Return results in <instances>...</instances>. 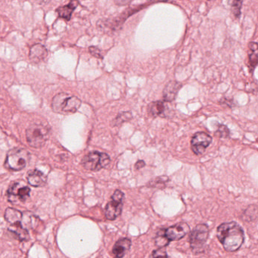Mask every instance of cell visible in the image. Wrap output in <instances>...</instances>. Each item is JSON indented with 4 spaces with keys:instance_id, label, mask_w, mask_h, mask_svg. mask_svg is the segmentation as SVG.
Returning a JSON list of instances; mask_svg holds the SVG:
<instances>
[{
    "instance_id": "obj_2",
    "label": "cell",
    "mask_w": 258,
    "mask_h": 258,
    "mask_svg": "<svg viewBox=\"0 0 258 258\" xmlns=\"http://www.w3.org/2000/svg\"><path fill=\"white\" fill-rule=\"evenodd\" d=\"M81 105V101L77 97L65 93H58L52 100V107L54 112L61 114L75 113Z\"/></svg>"
},
{
    "instance_id": "obj_5",
    "label": "cell",
    "mask_w": 258,
    "mask_h": 258,
    "mask_svg": "<svg viewBox=\"0 0 258 258\" xmlns=\"http://www.w3.org/2000/svg\"><path fill=\"white\" fill-rule=\"evenodd\" d=\"M110 162L111 159L106 153L92 152L84 156L82 160V165L87 170L99 171L107 167Z\"/></svg>"
},
{
    "instance_id": "obj_7",
    "label": "cell",
    "mask_w": 258,
    "mask_h": 258,
    "mask_svg": "<svg viewBox=\"0 0 258 258\" xmlns=\"http://www.w3.org/2000/svg\"><path fill=\"white\" fill-rule=\"evenodd\" d=\"M31 189L22 182H14L7 191L8 202L12 204L25 202L30 198Z\"/></svg>"
},
{
    "instance_id": "obj_14",
    "label": "cell",
    "mask_w": 258,
    "mask_h": 258,
    "mask_svg": "<svg viewBox=\"0 0 258 258\" xmlns=\"http://www.w3.org/2000/svg\"><path fill=\"white\" fill-rule=\"evenodd\" d=\"M181 87L182 85L180 83L176 82V81H170L164 88V93H163L164 100L169 103L173 101Z\"/></svg>"
},
{
    "instance_id": "obj_15",
    "label": "cell",
    "mask_w": 258,
    "mask_h": 258,
    "mask_svg": "<svg viewBox=\"0 0 258 258\" xmlns=\"http://www.w3.org/2000/svg\"><path fill=\"white\" fill-rule=\"evenodd\" d=\"M8 230L15 235L20 241H28L30 239V235L26 228L22 226L21 223L11 224L8 228Z\"/></svg>"
},
{
    "instance_id": "obj_26",
    "label": "cell",
    "mask_w": 258,
    "mask_h": 258,
    "mask_svg": "<svg viewBox=\"0 0 258 258\" xmlns=\"http://www.w3.org/2000/svg\"><path fill=\"white\" fill-rule=\"evenodd\" d=\"M145 165H146V163L143 160H138L135 167H136L137 170H139V169L143 168V167H145Z\"/></svg>"
},
{
    "instance_id": "obj_4",
    "label": "cell",
    "mask_w": 258,
    "mask_h": 258,
    "mask_svg": "<svg viewBox=\"0 0 258 258\" xmlns=\"http://www.w3.org/2000/svg\"><path fill=\"white\" fill-rule=\"evenodd\" d=\"M31 155L25 149L15 148L7 153L5 167L8 170L19 171L27 167Z\"/></svg>"
},
{
    "instance_id": "obj_17",
    "label": "cell",
    "mask_w": 258,
    "mask_h": 258,
    "mask_svg": "<svg viewBox=\"0 0 258 258\" xmlns=\"http://www.w3.org/2000/svg\"><path fill=\"white\" fill-rule=\"evenodd\" d=\"M165 111V104L163 102L156 101L150 103L148 106V112L153 117L161 116Z\"/></svg>"
},
{
    "instance_id": "obj_24",
    "label": "cell",
    "mask_w": 258,
    "mask_h": 258,
    "mask_svg": "<svg viewBox=\"0 0 258 258\" xmlns=\"http://www.w3.org/2000/svg\"><path fill=\"white\" fill-rule=\"evenodd\" d=\"M150 258H168V256L164 249H158L153 252Z\"/></svg>"
},
{
    "instance_id": "obj_1",
    "label": "cell",
    "mask_w": 258,
    "mask_h": 258,
    "mask_svg": "<svg viewBox=\"0 0 258 258\" xmlns=\"http://www.w3.org/2000/svg\"><path fill=\"white\" fill-rule=\"evenodd\" d=\"M216 236L226 252L239 250L245 241L242 228L236 222L222 223L216 230Z\"/></svg>"
},
{
    "instance_id": "obj_27",
    "label": "cell",
    "mask_w": 258,
    "mask_h": 258,
    "mask_svg": "<svg viewBox=\"0 0 258 258\" xmlns=\"http://www.w3.org/2000/svg\"><path fill=\"white\" fill-rule=\"evenodd\" d=\"M130 2H124V1H120V2H116V4L117 5H123V4H128Z\"/></svg>"
},
{
    "instance_id": "obj_3",
    "label": "cell",
    "mask_w": 258,
    "mask_h": 258,
    "mask_svg": "<svg viewBox=\"0 0 258 258\" xmlns=\"http://www.w3.org/2000/svg\"><path fill=\"white\" fill-rule=\"evenodd\" d=\"M50 128L41 123H34L26 130V138L29 146L39 149L43 147L49 140Z\"/></svg>"
},
{
    "instance_id": "obj_22",
    "label": "cell",
    "mask_w": 258,
    "mask_h": 258,
    "mask_svg": "<svg viewBox=\"0 0 258 258\" xmlns=\"http://www.w3.org/2000/svg\"><path fill=\"white\" fill-rule=\"evenodd\" d=\"M229 3L231 5V8H232L233 15H234L236 18H239V17L240 16L241 8H242V1H231Z\"/></svg>"
},
{
    "instance_id": "obj_9",
    "label": "cell",
    "mask_w": 258,
    "mask_h": 258,
    "mask_svg": "<svg viewBox=\"0 0 258 258\" xmlns=\"http://www.w3.org/2000/svg\"><path fill=\"white\" fill-rule=\"evenodd\" d=\"M212 143V137L205 132H198L191 140V149L194 154L200 155Z\"/></svg>"
},
{
    "instance_id": "obj_10",
    "label": "cell",
    "mask_w": 258,
    "mask_h": 258,
    "mask_svg": "<svg viewBox=\"0 0 258 258\" xmlns=\"http://www.w3.org/2000/svg\"><path fill=\"white\" fill-rule=\"evenodd\" d=\"M189 232H190V228L189 225L184 222L173 225L167 229H164V236L170 242L183 239Z\"/></svg>"
},
{
    "instance_id": "obj_19",
    "label": "cell",
    "mask_w": 258,
    "mask_h": 258,
    "mask_svg": "<svg viewBox=\"0 0 258 258\" xmlns=\"http://www.w3.org/2000/svg\"><path fill=\"white\" fill-rule=\"evenodd\" d=\"M249 49L252 51V54L249 55L250 58L251 65L253 68L258 63V44L257 43L252 42L249 44Z\"/></svg>"
},
{
    "instance_id": "obj_20",
    "label": "cell",
    "mask_w": 258,
    "mask_h": 258,
    "mask_svg": "<svg viewBox=\"0 0 258 258\" xmlns=\"http://www.w3.org/2000/svg\"><path fill=\"white\" fill-rule=\"evenodd\" d=\"M169 243H170V241L164 236V230L159 232L157 234V237L155 238L156 246L160 247V249H163L167 246Z\"/></svg>"
},
{
    "instance_id": "obj_21",
    "label": "cell",
    "mask_w": 258,
    "mask_h": 258,
    "mask_svg": "<svg viewBox=\"0 0 258 258\" xmlns=\"http://www.w3.org/2000/svg\"><path fill=\"white\" fill-rule=\"evenodd\" d=\"M132 118V114L130 112H122L118 114L117 117L113 120V126H120L124 122L128 121Z\"/></svg>"
},
{
    "instance_id": "obj_6",
    "label": "cell",
    "mask_w": 258,
    "mask_h": 258,
    "mask_svg": "<svg viewBox=\"0 0 258 258\" xmlns=\"http://www.w3.org/2000/svg\"><path fill=\"white\" fill-rule=\"evenodd\" d=\"M209 236V229L206 224H199L193 229L190 236L189 242L193 252H201L206 246Z\"/></svg>"
},
{
    "instance_id": "obj_13",
    "label": "cell",
    "mask_w": 258,
    "mask_h": 258,
    "mask_svg": "<svg viewBox=\"0 0 258 258\" xmlns=\"http://www.w3.org/2000/svg\"><path fill=\"white\" fill-rule=\"evenodd\" d=\"M131 244V241L127 238L119 239L113 247L112 252L115 258H123L130 250Z\"/></svg>"
},
{
    "instance_id": "obj_16",
    "label": "cell",
    "mask_w": 258,
    "mask_h": 258,
    "mask_svg": "<svg viewBox=\"0 0 258 258\" xmlns=\"http://www.w3.org/2000/svg\"><path fill=\"white\" fill-rule=\"evenodd\" d=\"M78 4V2L74 1V2H70L68 5H64V6H61L57 8L56 11L58 14V16L60 18L67 20V21H69L71 18L73 11L77 8Z\"/></svg>"
},
{
    "instance_id": "obj_25",
    "label": "cell",
    "mask_w": 258,
    "mask_h": 258,
    "mask_svg": "<svg viewBox=\"0 0 258 258\" xmlns=\"http://www.w3.org/2000/svg\"><path fill=\"white\" fill-rule=\"evenodd\" d=\"M89 51H90V52L91 53L93 56L97 57V58H103V55H102L101 50L97 48V47H90V48H89Z\"/></svg>"
},
{
    "instance_id": "obj_12",
    "label": "cell",
    "mask_w": 258,
    "mask_h": 258,
    "mask_svg": "<svg viewBox=\"0 0 258 258\" xmlns=\"http://www.w3.org/2000/svg\"><path fill=\"white\" fill-rule=\"evenodd\" d=\"M48 55V51L44 46L35 44L30 50L29 58L31 62L40 63L44 61Z\"/></svg>"
},
{
    "instance_id": "obj_23",
    "label": "cell",
    "mask_w": 258,
    "mask_h": 258,
    "mask_svg": "<svg viewBox=\"0 0 258 258\" xmlns=\"http://www.w3.org/2000/svg\"><path fill=\"white\" fill-rule=\"evenodd\" d=\"M230 132L229 128L225 125H220L218 130H216V135L218 136L220 138H227L229 137Z\"/></svg>"
},
{
    "instance_id": "obj_8",
    "label": "cell",
    "mask_w": 258,
    "mask_h": 258,
    "mask_svg": "<svg viewBox=\"0 0 258 258\" xmlns=\"http://www.w3.org/2000/svg\"><path fill=\"white\" fill-rule=\"evenodd\" d=\"M124 199V194L123 192L119 189L114 192L104 210V214L107 220H114L120 216L123 209Z\"/></svg>"
},
{
    "instance_id": "obj_11",
    "label": "cell",
    "mask_w": 258,
    "mask_h": 258,
    "mask_svg": "<svg viewBox=\"0 0 258 258\" xmlns=\"http://www.w3.org/2000/svg\"><path fill=\"white\" fill-rule=\"evenodd\" d=\"M28 183L34 187H41L45 186L47 181V177L43 172L34 169L28 172L27 176Z\"/></svg>"
},
{
    "instance_id": "obj_18",
    "label": "cell",
    "mask_w": 258,
    "mask_h": 258,
    "mask_svg": "<svg viewBox=\"0 0 258 258\" xmlns=\"http://www.w3.org/2000/svg\"><path fill=\"white\" fill-rule=\"evenodd\" d=\"M22 217V213L19 210H16V209L8 207L5 210V219L11 225L21 223Z\"/></svg>"
}]
</instances>
